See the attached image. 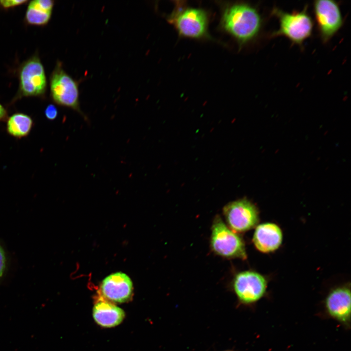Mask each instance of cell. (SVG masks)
Instances as JSON below:
<instances>
[{
  "label": "cell",
  "instance_id": "1",
  "mask_svg": "<svg viewBox=\"0 0 351 351\" xmlns=\"http://www.w3.org/2000/svg\"><path fill=\"white\" fill-rule=\"evenodd\" d=\"M263 19L257 9L244 2L226 3L221 15L222 29L242 47L256 39L260 34Z\"/></svg>",
  "mask_w": 351,
  "mask_h": 351
},
{
  "label": "cell",
  "instance_id": "2",
  "mask_svg": "<svg viewBox=\"0 0 351 351\" xmlns=\"http://www.w3.org/2000/svg\"><path fill=\"white\" fill-rule=\"evenodd\" d=\"M167 20L181 37L198 39H210L209 17L203 9L188 6L179 1Z\"/></svg>",
  "mask_w": 351,
  "mask_h": 351
},
{
  "label": "cell",
  "instance_id": "3",
  "mask_svg": "<svg viewBox=\"0 0 351 351\" xmlns=\"http://www.w3.org/2000/svg\"><path fill=\"white\" fill-rule=\"evenodd\" d=\"M306 6L302 10L291 13L274 8L272 12L279 21L278 29L271 34L272 38L284 36L294 44L302 46L310 37L313 28V21Z\"/></svg>",
  "mask_w": 351,
  "mask_h": 351
},
{
  "label": "cell",
  "instance_id": "4",
  "mask_svg": "<svg viewBox=\"0 0 351 351\" xmlns=\"http://www.w3.org/2000/svg\"><path fill=\"white\" fill-rule=\"evenodd\" d=\"M211 246L215 254L224 257L243 260L247 258L242 239L218 215L214 218L212 227Z\"/></svg>",
  "mask_w": 351,
  "mask_h": 351
},
{
  "label": "cell",
  "instance_id": "5",
  "mask_svg": "<svg viewBox=\"0 0 351 351\" xmlns=\"http://www.w3.org/2000/svg\"><path fill=\"white\" fill-rule=\"evenodd\" d=\"M51 96L58 105L70 108L83 116L79 103L78 83L58 62L50 77Z\"/></svg>",
  "mask_w": 351,
  "mask_h": 351
},
{
  "label": "cell",
  "instance_id": "6",
  "mask_svg": "<svg viewBox=\"0 0 351 351\" xmlns=\"http://www.w3.org/2000/svg\"><path fill=\"white\" fill-rule=\"evenodd\" d=\"M313 13L321 40L328 42L342 27L344 21L339 4L331 0L313 3Z\"/></svg>",
  "mask_w": 351,
  "mask_h": 351
},
{
  "label": "cell",
  "instance_id": "7",
  "mask_svg": "<svg viewBox=\"0 0 351 351\" xmlns=\"http://www.w3.org/2000/svg\"><path fill=\"white\" fill-rule=\"evenodd\" d=\"M19 97L41 96L46 90L47 81L41 62L37 56L26 61L19 72Z\"/></svg>",
  "mask_w": 351,
  "mask_h": 351
},
{
  "label": "cell",
  "instance_id": "8",
  "mask_svg": "<svg viewBox=\"0 0 351 351\" xmlns=\"http://www.w3.org/2000/svg\"><path fill=\"white\" fill-rule=\"evenodd\" d=\"M223 214L229 228L234 232L252 229L259 221L256 207L246 199L231 202L223 208Z\"/></svg>",
  "mask_w": 351,
  "mask_h": 351
},
{
  "label": "cell",
  "instance_id": "9",
  "mask_svg": "<svg viewBox=\"0 0 351 351\" xmlns=\"http://www.w3.org/2000/svg\"><path fill=\"white\" fill-rule=\"evenodd\" d=\"M267 285L266 279L260 274L245 271L235 276L233 288L239 301L248 304L256 302L264 295Z\"/></svg>",
  "mask_w": 351,
  "mask_h": 351
},
{
  "label": "cell",
  "instance_id": "10",
  "mask_svg": "<svg viewBox=\"0 0 351 351\" xmlns=\"http://www.w3.org/2000/svg\"><path fill=\"white\" fill-rule=\"evenodd\" d=\"M100 290L102 295L111 301L122 303L132 297L133 285L131 278L122 272L112 273L102 281Z\"/></svg>",
  "mask_w": 351,
  "mask_h": 351
},
{
  "label": "cell",
  "instance_id": "11",
  "mask_svg": "<svg viewBox=\"0 0 351 351\" xmlns=\"http://www.w3.org/2000/svg\"><path fill=\"white\" fill-rule=\"evenodd\" d=\"M328 313L336 320L344 324L351 319V292L347 287H342L332 290L325 301Z\"/></svg>",
  "mask_w": 351,
  "mask_h": 351
},
{
  "label": "cell",
  "instance_id": "12",
  "mask_svg": "<svg viewBox=\"0 0 351 351\" xmlns=\"http://www.w3.org/2000/svg\"><path fill=\"white\" fill-rule=\"evenodd\" d=\"M282 233L276 224L266 223L257 226L253 236L256 248L262 253H269L277 249L282 241Z\"/></svg>",
  "mask_w": 351,
  "mask_h": 351
},
{
  "label": "cell",
  "instance_id": "13",
  "mask_svg": "<svg viewBox=\"0 0 351 351\" xmlns=\"http://www.w3.org/2000/svg\"><path fill=\"white\" fill-rule=\"evenodd\" d=\"M124 311L111 302L104 300L98 301L93 309L95 321L104 328H112L120 324L125 317Z\"/></svg>",
  "mask_w": 351,
  "mask_h": 351
},
{
  "label": "cell",
  "instance_id": "14",
  "mask_svg": "<svg viewBox=\"0 0 351 351\" xmlns=\"http://www.w3.org/2000/svg\"><path fill=\"white\" fill-rule=\"evenodd\" d=\"M33 125V120L29 116L17 113L7 118L6 130L11 136L20 138L29 134Z\"/></svg>",
  "mask_w": 351,
  "mask_h": 351
},
{
  "label": "cell",
  "instance_id": "15",
  "mask_svg": "<svg viewBox=\"0 0 351 351\" xmlns=\"http://www.w3.org/2000/svg\"><path fill=\"white\" fill-rule=\"evenodd\" d=\"M51 16V12L42 11L29 4L25 14V19L29 24L42 25L48 23Z\"/></svg>",
  "mask_w": 351,
  "mask_h": 351
},
{
  "label": "cell",
  "instance_id": "16",
  "mask_svg": "<svg viewBox=\"0 0 351 351\" xmlns=\"http://www.w3.org/2000/svg\"><path fill=\"white\" fill-rule=\"evenodd\" d=\"M29 4L42 11L52 12L54 1L52 0H35L31 1Z\"/></svg>",
  "mask_w": 351,
  "mask_h": 351
},
{
  "label": "cell",
  "instance_id": "17",
  "mask_svg": "<svg viewBox=\"0 0 351 351\" xmlns=\"http://www.w3.org/2000/svg\"><path fill=\"white\" fill-rule=\"evenodd\" d=\"M44 114L49 120H54L58 116V111L57 107L53 104H49L46 108Z\"/></svg>",
  "mask_w": 351,
  "mask_h": 351
},
{
  "label": "cell",
  "instance_id": "18",
  "mask_svg": "<svg viewBox=\"0 0 351 351\" xmlns=\"http://www.w3.org/2000/svg\"><path fill=\"white\" fill-rule=\"evenodd\" d=\"M26 0H2L0 5L5 8H8L27 2Z\"/></svg>",
  "mask_w": 351,
  "mask_h": 351
},
{
  "label": "cell",
  "instance_id": "19",
  "mask_svg": "<svg viewBox=\"0 0 351 351\" xmlns=\"http://www.w3.org/2000/svg\"><path fill=\"white\" fill-rule=\"evenodd\" d=\"M6 268V257L5 252L0 245V278L3 275Z\"/></svg>",
  "mask_w": 351,
  "mask_h": 351
},
{
  "label": "cell",
  "instance_id": "20",
  "mask_svg": "<svg viewBox=\"0 0 351 351\" xmlns=\"http://www.w3.org/2000/svg\"><path fill=\"white\" fill-rule=\"evenodd\" d=\"M7 118V112L4 107L0 103V121H4Z\"/></svg>",
  "mask_w": 351,
  "mask_h": 351
},
{
  "label": "cell",
  "instance_id": "21",
  "mask_svg": "<svg viewBox=\"0 0 351 351\" xmlns=\"http://www.w3.org/2000/svg\"><path fill=\"white\" fill-rule=\"evenodd\" d=\"M232 351V350H226V351Z\"/></svg>",
  "mask_w": 351,
  "mask_h": 351
}]
</instances>
